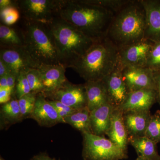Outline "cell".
Returning <instances> with one entry per match:
<instances>
[{"mask_svg":"<svg viewBox=\"0 0 160 160\" xmlns=\"http://www.w3.org/2000/svg\"><path fill=\"white\" fill-rule=\"evenodd\" d=\"M58 16L97 42L106 37L114 13L83 0H64Z\"/></svg>","mask_w":160,"mask_h":160,"instance_id":"cell-1","label":"cell"},{"mask_svg":"<svg viewBox=\"0 0 160 160\" xmlns=\"http://www.w3.org/2000/svg\"><path fill=\"white\" fill-rule=\"evenodd\" d=\"M146 14L140 0H131L113 16L106 38L118 49L145 38Z\"/></svg>","mask_w":160,"mask_h":160,"instance_id":"cell-2","label":"cell"},{"mask_svg":"<svg viewBox=\"0 0 160 160\" xmlns=\"http://www.w3.org/2000/svg\"><path fill=\"white\" fill-rule=\"evenodd\" d=\"M118 63V49L105 38L95 42L72 66L87 82L101 81L111 73Z\"/></svg>","mask_w":160,"mask_h":160,"instance_id":"cell-3","label":"cell"},{"mask_svg":"<svg viewBox=\"0 0 160 160\" xmlns=\"http://www.w3.org/2000/svg\"><path fill=\"white\" fill-rule=\"evenodd\" d=\"M49 25L54 36L60 64L72 68L95 42L59 16Z\"/></svg>","mask_w":160,"mask_h":160,"instance_id":"cell-4","label":"cell"},{"mask_svg":"<svg viewBox=\"0 0 160 160\" xmlns=\"http://www.w3.org/2000/svg\"><path fill=\"white\" fill-rule=\"evenodd\" d=\"M24 21L22 32L25 47L39 67L60 64L59 54L49 25Z\"/></svg>","mask_w":160,"mask_h":160,"instance_id":"cell-5","label":"cell"},{"mask_svg":"<svg viewBox=\"0 0 160 160\" xmlns=\"http://www.w3.org/2000/svg\"><path fill=\"white\" fill-rule=\"evenodd\" d=\"M82 135L84 160H121L128 158L127 152L105 137L89 132Z\"/></svg>","mask_w":160,"mask_h":160,"instance_id":"cell-6","label":"cell"},{"mask_svg":"<svg viewBox=\"0 0 160 160\" xmlns=\"http://www.w3.org/2000/svg\"><path fill=\"white\" fill-rule=\"evenodd\" d=\"M64 0H18L15 6L25 21L49 25L59 13Z\"/></svg>","mask_w":160,"mask_h":160,"instance_id":"cell-7","label":"cell"},{"mask_svg":"<svg viewBox=\"0 0 160 160\" xmlns=\"http://www.w3.org/2000/svg\"><path fill=\"white\" fill-rule=\"evenodd\" d=\"M154 42L144 39L118 49V63L122 69L128 67H146Z\"/></svg>","mask_w":160,"mask_h":160,"instance_id":"cell-8","label":"cell"},{"mask_svg":"<svg viewBox=\"0 0 160 160\" xmlns=\"http://www.w3.org/2000/svg\"><path fill=\"white\" fill-rule=\"evenodd\" d=\"M0 59L8 67L9 72L18 77L22 72L31 69H38V66L32 59L25 46L14 48H1Z\"/></svg>","mask_w":160,"mask_h":160,"instance_id":"cell-9","label":"cell"},{"mask_svg":"<svg viewBox=\"0 0 160 160\" xmlns=\"http://www.w3.org/2000/svg\"><path fill=\"white\" fill-rule=\"evenodd\" d=\"M46 99L59 101L74 109L87 106V99L85 84H73L67 81L56 91L45 97Z\"/></svg>","mask_w":160,"mask_h":160,"instance_id":"cell-10","label":"cell"},{"mask_svg":"<svg viewBox=\"0 0 160 160\" xmlns=\"http://www.w3.org/2000/svg\"><path fill=\"white\" fill-rule=\"evenodd\" d=\"M102 81L107 91L109 103L114 109H119L130 92L123 80L122 68L118 65Z\"/></svg>","mask_w":160,"mask_h":160,"instance_id":"cell-11","label":"cell"},{"mask_svg":"<svg viewBox=\"0 0 160 160\" xmlns=\"http://www.w3.org/2000/svg\"><path fill=\"white\" fill-rule=\"evenodd\" d=\"M122 74L129 92L143 89L156 90L154 72L149 68L125 67L122 69Z\"/></svg>","mask_w":160,"mask_h":160,"instance_id":"cell-12","label":"cell"},{"mask_svg":"<svg viewBox=\"0 0 160 160\" xmlns=\"http://www.w3.org/2000/svg\"><path fill=\"white\" fill-rule=\"evenodd\" d=\"M38 69L43 86L42 94L45 97L56 91L68 81L65 75L66 68L61 64L44 65Z\"/></svg>","mask_w":160,"mask_h":160,"instance_id":"cell-13","label":"cell"},{"mask_svg":"<svg viewBox=\"0 0 160 160\" xmlns=\"http://www.w3.org/2000/svg\"><path fill=\"white\" fill-rule=\"evenodd\" d=\"M30 118L43 127H51L58 123H65L54 107L42 93L38 94Z\"/></svg>","mask_w":160,"mask_h":160,"instance_id":"cell-14","label":"cell"},{"mask_svg":"<svg viewBox=\"0 0 160 160\" xmlns=\"http://www.w3.org/2000/svg\"><path fill=\"white\" fill-rule=\"evenodd\" d=\"M146 11L145 38L160 42V0H140Z\"/></svg>","mask_w":160,"mask_h":160,"instance_id":"cell-15","label":"cell"},{"mask_svg":"<svg viewBox=\"0 0 160 160\" xmlns=\"http://www.w3.org/2000/svg\"><path fill=\"white\" fill-rule=\"evenodd\" d=\"M156 102H158V97L155 90L141 89L129 92L125 102L119 109L123 112L150 110Z\"/></svg>","mask_w":160,"mask_h":160,"instance_id":"cell-16","label":"cell"},{"mask_svg":"<svg viewBox=\"0 0 160 160\" xmlns=\"http://www.w3.org/2000/svg\"><path fill=\"white\" fill-rule=\"evenodd\" d=\"M150 110L123 112V119L129 137L145 136L151 118Z\"/></svg>","mask_w":160,"mask_h":160,"instance_id":"cell-17","label":"cell"},{"mask_svg":"<svg viewBox=\"0 0 160 160\" xmlns=\"http://www.w3.org/2000/svg\"><path fill=\"white\" fill-rule=\"evenodd\" d=\"M106 135L109 139L127 152L129 136L123 119V112L119 109H114L112 115L111 124Z\"/></svg>","mask_w":160,"mask_h":160,"instance_id":"cell-18","label":"cell"},{"mask_svg":"<svg viewBox=\"0 0 160 160\" xmlns=\"http://www.w3.org/2000/svg\"><path fill=\"white\" fill-rule=\"evenodd\" d=\"M114 108L106 103L90 112V128L92 134L105 137L109 129Z\"/></svg>","mask_w":160,"mask_h":160,"instance_id":"cell-19","label":"cell"},{"mask_svg":"<svg viewBox=\"0 0 160 160\" xmlns=\"http://www.w3.org/2000/svg\"><path fill=\"white\" fill-rule=\"evenodd\" d=\"M84 84L87 95V107L89 111L109 103L107 91L102 80L87 82Z\"/></svg>","mask_w":160,"mask_h":160,"instance_id":"cell-20","label":"cell"},{"mask_svg":"<svg viewBox=\"0 0 160 160\" xmlns=\"http://www.w3.org/2000/svg\"><path fill=\"white\" fill-rule=\"evenodd\" d=\"M129 144L135 149L138 157L149 160H160L157 151V143L146 136L129 137Z\"/></svg>","mask_w":160,"mask_h":160,"instance_id":"cell-21","label":"cell"},{"mask_svg":"<svg viewBox=\"0 0 160 160\" xmlns=\"http://www.w3.org/2000/svg\"><path fill=\"white\" fill-rule=\"evenodd\" d=\"M1 48H14L25 46L22 29H17L4 24L0 25Z\"/></svg>","mask_w":160,"mask_h":160,"instance_id":"cell-22","label":"cell"},{"mask_svg":"<svg viewBox=\"0 0 160 160\" xmlns=\"http://www.w3.org/2000/svg\"><path fill=\"white\" fill-rule=\"evenodd\" d=\"M1 105V127L9 126L22 121L17 99H11L8 102Z\"/></svg>","mask_w":160,"mask_h":160,"instance_id":"cell-23","label":"cell"},{"mask_svg":"<svg viewBox=\"0 0 160 160\" xmlns=\"http://www.w3.org/2000/svg\"><path fill=\"white\" fill-rule=\"evenodd\" d=\"M90 112L87 107L78 109L65 120V123L84 132H91L90 128Z\"/></svg>","mask_w":160,"mask_h":160,"instance_id":"cell-24","label":"cell"},{"mask_svg":"<svg viewBox=\"0 0 160 160\" xmlns=\"http://www.w3.org/2000/svg\"><path fill=\"white\" fill-rule=\"evenodd\" d=\"M38 94L31 92L18 99L22 120L30 118L34 109Z\"/></svg>","mask_w":160,"mask_h":160,"instance_id":"cell-25","label":"cell"},{"mask_svg":"<svg viewBox=\"0 0 160 160\" xmlns=\"http://www.w3.org/2000/svg\"><path fill=\"white\" fill-rule=\"evenodd\" d=\"M83 2L109 10L115 14L131 0H83Z\"/></svg>","mask_w":160,"mask_h":160,"instance_id":"cell-26","label":"cell"},{"mask_svg":"<svg viewBox=\"0 0 160 160\" xmlns=\"http://www.w3.org/2000/svg\"><path fill=\"white\" fill-rule=\"evenodd\" d=\"M145 136L155 142H160V110L151 115Z\"/></svg>","mask_w":160,"mask_h":160,"instance_id":"cell-27","label":"cell"},{"mask_svg":"<svg viewBox=\"0 0 160 160\" xmlns=\"http://www.w3.org/2000/svg\"><path fill=\"white\" fill-rule=\"evenodd\" d=\"M26 75L31 92L37 94L42 93L43 86L38 69H30L26 72Z\"/></svg>","mask_w":160,"mask_h":160,"instance_id":"cell-28","label":"cell"},{"mask_svg":"<svg viewBox=\"0 0 160 160\" xmlns=\"http://www.w3.org/2000/svg\"><path fill=\"white\" fill-rule=\"evenodd\" d=\"M31 92V90L26 77V72H21L17 78L14 93L12 95H14L16 98L19 99L25 95Z\"/></svg>","mask_w":160,"mask_h":160,"instance_id":"cell-29","label":"cell"},{"mask_svg":"<svg viewBox=\"0 0 160 160\" xmlns=\"http://www.w3.org/2000/svg\"><path fill=\"white\" fill-rule=\"evenodd\" d=\"M146 67L154 72L160 71V42L153 44L149 54Z\"/></svg>","mask_w":160,"mask_h":160,"instance_id":"cell-30","label":"cell"},{"mask_svg":"<svg viewBox=\"0 0 160 160\" xmlns=\"http://www.w3.org/2000/svg\"><path fill=\"white\" fill-rule=\"evenodd\" d=\"M1 19L7 26H10L17 22L20 12L16 6H11L1 9Z\"/></svg>","mask_w":160,"mask_h":160,"instance_id":"cell-31","label":"cell"},{"mask_svg":"<svg viewBox=\"0 0 160 160\" xmlns=\"http://www.w3.org/2000/svg\"><path fill=\"white\" fill-rule=\"evenodd\" d=\"M47 99L48 100V102L50 103V104L54 107L56 110L64 111L70 115L72 114L77 110L76 109H72L71 107L64 105L59 101L49 100L48 99Z\"/></svg>","mask_w":160,"mask_h":160,"instance_id":"cell-32","label":"cell"},{"mask_svg":"<svg viewBox=\"0 0 160 160\" xmlns=\"http://www.w3.org/2000/svg\"><path fill=\"white\" fill-rule=\"evenodd\" d=\"M17 76L11 72H8L7 74V83H8V89L11 92L12 94L14 93L15 87L16 84Z\"/></svg>","mask_w":160,"mask_h":160,"instance_id":"cell-33","label":"cell"},{"mask_svg":"<svg viewBox=\"0 0 160 160\" xmlns=\"http://www.w3.org/2000/svg\"><path fill=\"white\" fill-rule=\"evenodd\" d=\"M12 93L8 89H0V103L1 105L8 102L11 100Z\"/></svg>","mask_w":160,"mask_h":160,"instance_id":"cell-34","label":"cell"},{"mask_svg":"<svg viewBox=\"0 0 160 160\" xmlns=\"http://www.w3.org/2000/svg\"><path fill=\"white\" fill-rule=\"evenodd\" d=\"M156 82V91L157 93L158 102L160 105V71L154 72Z\"/></svg>","mask_w":160,"mask_h":160,"instance_id":"cell-35","label":"cell"},{"mask_svg":"<svg viewBox=\"0 0 160 160\" xmlns=\"http://www.w3.org/2000/svg\"><path fill=\"white\" fill-rule=\"evenodd\" d=\"M32 160H57L50 158L48 154L45 152H41L34 156Z\"/></svg>","mask_w":160,"mask_h":160,"instance_id":"cell-36","label":"cell"},{"mask_svg":"<svg viewBox=\"0 0 160 160\" xmlns=\"http://www.w3.org/2000/svg\"><path fill=\"white\" fill-rule=\"evenodd\" d=\"M9 72L7 66L2 60L0 59V77L6 75Z\"/></svg>","mask_w":160,"mask_h":160,"instance_id":"cell-37","label":"cell"},{"mask_svg":"<svg viewBox=\"0 0 160 160\" xmlns=\"http://www.w3.org/2000/svg\"><path fill=\"white\" fill-rule=\"evenodd\" d=\"M11 6H15V1H11V0H1L0 1L1 9Z\"/></svg>","mask_w":160,"mask_h":160,"instance_id":"cell-38","label":"cell"},{"mask_svg":"<svg viewBox=\"0 0 160 160\" xmlns=\"http://www.w3.org/2000/svg\"><path fill=\"white\" fill-rule=\"evenodd\" d=\"M0 89H8L7 75L0 77Z\"/></svg>","mask_w":160,"mask_h":160,"instance_id":"cell-39","label":"cell"},{"mask_svg":"<svg viewBox=\"0 0 160 160\" xmlns=\"http://www.w3.org/2000/svg\"><path fill=\"white\" fill-rule=\"evenodd\" d=\"M135 160H149L147 159L144 158L140 157H138Z\"/></svg>","mask_w":160,"mask_h":160,"instance_id":"cell-40","label":"cell"},{"mask_svg":"<svg viewBox=\"0 0 160 160\" xmlns=\"http://www.w3.org/2000/svg\"><path fill=\"white\" fill-rule=\"evenodd\" d=\"M0 160H4V159H3V158L2 157H1V158H0Z\"/></svg>","mask_w":160,"mask_h":160,"instance_id":"cell-41","label":"cell"}]
</instances>
